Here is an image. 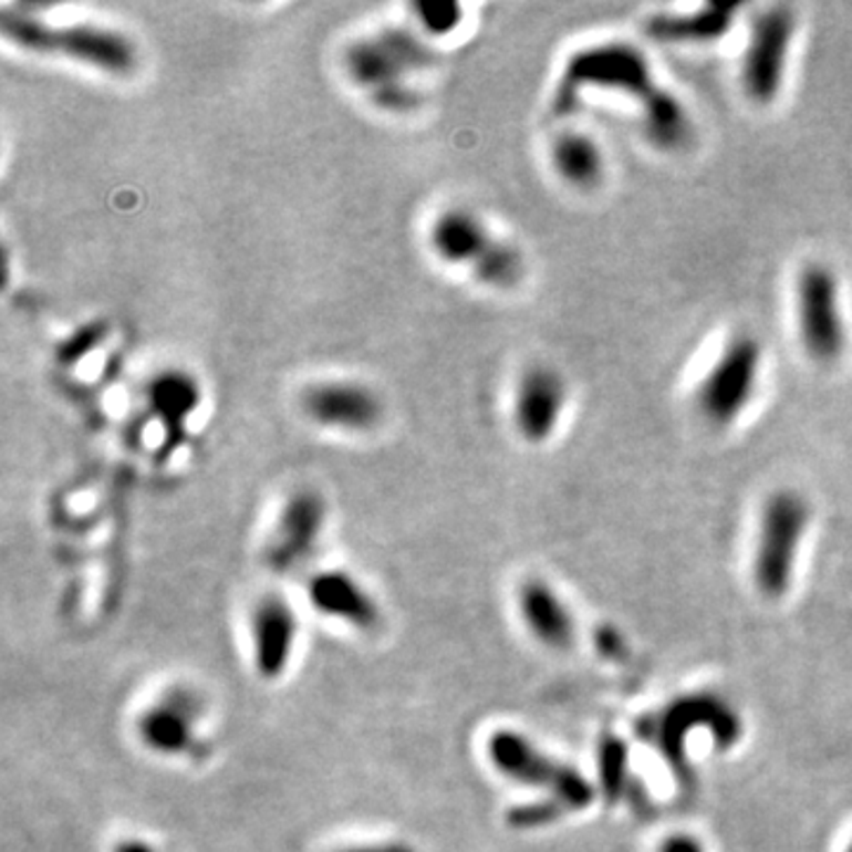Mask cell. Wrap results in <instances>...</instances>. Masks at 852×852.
Returning <instances> with one entry per match:
<instances>
[{
  "instance_id": "obj_1",
  "label": "cell",
  "mask_w": 852,
  "mask_h": 852,
  "mask_svg": "<svg viewBox=\"0 0 852 852\" xmlns=\"http://www.w3.org/2000/svg\"><path fill=\"white\" fill-rule=\"evenodd\" d=\"M590 91L621 93L633 100L642 112L646 141L658 149L679 152L694 138L685 102L656 81L650 58L633 43L606 41L575 50L554 85L552 112L573 114Z\"/></svg>"
},
{
  "instance_id": "obj_2",
  "label": "cell",
  "mask_w": 852,
  "mask_h": 852,
  "mask_svg": "<svg viewBox=\"0 0 852 852\" xmlns=\"http://www.w3.org/2000/svg\"><path fill=\"white\" fill-rule=\"evenodd\" d=\"M0 29H3L8 41L31 50V53L64 55L107 74H128L133 72L135 60H138L128 37L105 27H55L39 20V17L6 10L0 14Z\"/></svg>"
},
{
  "instance_id": "obj_3",
  "label": "cell",
  "mask_w": 852,
  "mask_h": 852,
  "mask_svg": "<svg viewBox=\"0 0 852 852\" xmlns=\"http://www.w3.org/2000/svg\"><path fill=\"white\" fill-rule=\"evenodd\" d=\"M692 729H706L715 744L729 748L741 739V718L723 698L696 694L677 698L666 710L642 718L637 725L640 737L654 744L682 779H689L685 741Z\"/></svg>"
},
{
  "instance_id": "obj_4",
  "label": "cell",
  "mask_w": 852,
  "mask_h": 852,
  "mask_svg": "<svg viewBox=\"0 0 852 852\" xmlns=\"http://www.w3.org/2000/svg\"><path fill=\"white\" fill-rule=\"evenodd\" d=\"M762 341L751 332L729 336L698 384L696 403L713 426H731L754 403L762 372Z\"/></svg>"
},
{
  "instance_id": "obj_5",
  "label": "cell",
  "mask_w": 852,
  "mask_h": 852,
  "mask_svg": "<svg viewBox=\"0 0 852 852\" xmlns=\"http://www.w3.org/2000/svg\"><path fill=\"white\" fill-rule=\"evenodd\" d=\"M810 505L796 490H777L765 502L754 559L758 590L777 600L791 585L800 542L810 523Z\"/></svg>"
},
{
  "instance_id": "obj_6",
  "label": "cell",
  "mask_w": 852,
  "mask_h": 852,
  "mask_svg": "<svg viewBox=\"0 0 852 852\" xmlns=\"http://www.w3.org/2000/svg\"><path fill=\"white\" fill-rule=\"evenodd\" d=\"M436 53L419 33L407 27H388L372 37L353 41L344 53V66L351 81L374 95L401 83H411L413 74L432 70Z\"/></svg>"
},
{
  "instance_id": "obj_7",
  "label": "cell",
  "mask_w": 852,
  "mask_h": 852,
  "mask_svg": "<svg viewBox=\"0 0 852 852\" xmlns=\"http://www.w3.org/2000/svg\"><path fill=\"white\" fill-rule=\"evenodd\" d=\"M800 344L817 363H837L848 344L843 294L837 270L822 261L808 263L796 284Z\"/></svg>"
},
{
  "instance_id": "obj_8",
  "label": "cell",
  "mask_w": 852,
  "mask_h": 852,
  "mask_svg": "<svg viewBox=\"0 0 852 852\" xmlns=\"http://www.w3.org/2000/svg\"><path fill=\"white\" fill-rule=\"evenodd\" d=\"M488 756L492 765L509 779L550 791L548 803H552L561 814L583 810L592 803L594 791L581 772L544 756L517 731H496L488 741Z\"/></svg>"
},
{
  "instance_id": "obj_9",
  "label": "cell",
  "mask_w": 852,
  "mask_h": 852,
  "mask_svg": "<svg viewBox=\"0 0 852 852\" xmlns=\"http://www.w3.org/2000/svg\"><path fill=\"white\" fill-rule=\"evenodd\" d=\"M796 29L798 20L789 6L767 8L754 20L744 50L741 85L748 100L760 107L772 105L783 89Z\"/></svg>"
},
{
  "instance_id": "obj_10",
  "label": "cell",
  "mask_w": 852,
  "mask_h": 852,
  "mask_svg": "<svg viewBox=\"0 0 852 852\" xmlns=\"http://www.w3.org/2000/svg\"><path fill=\"white\" fill-rule=\"evenodd\" d=\"M303 413L311 422L336 432H372L382 422L380 396L357 382H318L303 391Z\"/></svg>"
},
{
  "instance_id": "obj_11",
  "label": "cell",
  "mask_w": 852,
  "mask_h": 852,
  "mask_svg": "<svg viewBox=\"0 0 852 852\" xmlns=\"http://www.w3.org/2000/svg\"><path fill=\"white\" fill-rule=\"evenodd\" d=\"M569 403L567 380L550 365L528 367L517 386L515 426L528 443L550 440Z\"/></svg>"
},
{
  "instance_id": "obj_12",
  "label": "cell",
  "mask_w": 852,
  "mask_h": 852,
  "mask_svg": "<svg viewBox=\"0 0 852 852\" xmlns=\"http://www.w3.org/2000/svg\"><path fill=\"white\" fill-rule=\"evenodd\" d=\"M325 526V502L315 492H297L282 509L276 536L268 548V564L276 571H289L309 557Z\"/></svg>"
},
{
  "instance_id": "obj_13",
  "label": "cell",
  "mask_w": 852,
  "mask_h": 852,
  "mask_svg": "<svg viewBox=\"0 0 852 852\" xmlns=\"http://www.w3.org/2000/svg\"><path fill=\"white\" fill-rule=\"evenodd\" d=\"M498 240L486 220L469 209L443 211L429 228V247L443 263L474 268Z\"/></svg>"
},
{
  "instance_id": "obj_14",
  "label": "cell",
  "mask_w": 852,
  "mask_h": 852,
  "mask_svg": "<svg viewBox=\"0 0 852 852\" xmlns=\"http://www.w3.org/2000/svg\"><path fill=\"white\" fill-rule=\"evenodd\" d=\"M737 12L735 3H706L692 12L654 14L644 24V31L656 43L708 45L727 37Z\"/></svg>"
},
{
  "instance_id": "obj_15",
  "label": "cell",
  "mask_w": 852,
  "mask_h": 852,
  "mask_svg": "<svg viewBox=\"0 0 852 852\" xmlns=\"http://www.w3.org/2000/svg\"><path fill=\"white\" fill-rule=\"evenodd\" d=\"M297 635V619L292 609L280 596H268L261 602L253 619L256 668L263 677H278L292 654Z\"/></svg>"
},
{
  "instance_id": "obj_16",
  "label": "cell",
  "mask_w": 852,
  "mask_h": 852,
  "mask_svg": "<svg viewBox=\"0 0 852 852\" xmlns=\"http://www.w3.org/2000/svg\"><path fill=\"white\" fill-rule=\"evenodd\" d=\"M528 630L552 650H569L575 640V621L567 604L542 581H528L519 594Z\"/></svg>"
},
{
  "instance_id": "obj_17",
  "label": "cell",
  "mask_w": 852,
  "mask_h": 852,
  "mask_svg": "<svg viewBox=\"0 0 852 852\" xmlns=\"http://www.w3.org/2000/svg\"><path fill=\"white\" fill-rule=\"evenodd\" d=\"M201 401L197 382L180 370H168L157 374L147 386L149 411L164 426V434L170 440H178L185 434V424L195 415Z\"/></svg>"
},
{
  "instance_id": "obj_18",
  "label": "cell",
  "mask_w": 852,
  "mask_h": 852,
  "mask_svg": "<svg viewBox=\"0 0 852 852\" xmlns=\"http://www.w3.org/2000/svg\"><path fill=\"white\" fill-rule=\"evenodd\" d=\"M552 166L564 183L578 190H590L602 183L606 157L592 135L583 131H564L552 143Z\"/></svg>"
},
{
  "instance_id": "obj_19",
  "label": "cell",
  "mask_w": 852,
  "mask_h": 852,
  "mask_svg": "<svg viewBox=\"0 0 852 852\" xmlns=\"http://www.w3.org/2000/svg\"><path fill=\"white\" fill-rule=\"evenodd\" d=\"M311 596L320 611L344 619L355 627H374L380 621V611L367 592L346 573L318 575L311 583Z\"/></svg>"
},
{
  "instance_id": "obj_20",
  "label": "cell",
  "mask_w": 852,
  "mask_h": 852,
  "mask_svg": "<svg viewBox=\"0 0 852 852\" xmlns=\"http://www.w3.org/2000/svg\"><path fill=\"white\" fill-rule=\"evenodd\" d=\"M143 739L159 754H180L193 739V715L187 702H166L159 708L149 710L143 725Z\"/></svg>"
},
{
  "instance_id": "obj_21",
  "label": "cell",
  "mask_w": 852,
  "mask_h": 852,
  "mask_svg": "<svg viewBox=\"0 0 852 852\" xmlns=\"http://www.w3.org/2000/svg\"><path fill=\"white\" fill-rule=\"evenodd\" d=\"M523 270L526 261L521 251L511 242L502 240V237H498L492 247L484 253V259L471 268L476 280L500 289L515 287L523 278Z\"/></svg>"
},
{
  "instance_id": "obj_22",
  "label": "cell",
  "mask_w": 852,
  "mask_h": 852,
  "mask_svg": "<svg viewBox=\"0 0 852 852\" xmlns=\"http://www.w3.org/2000/svg\"><path fill=\"white\" fill-rule=\"evenodd\" d=\"M600 775L609 800L623 798L630 789L627 772V748L619 739H604L600 748Z\"/></svg>"
},
{
  "instance_id": "obj_23",
  "label": "cell",
  "mask_w": 852,
  "mask_h": 852,
  "mask_svg": "<svg viewBox=\"0 0 852 852\" xmlns=\"http://www.w3.org/2000/svg\"><path fill=\"white\" fill-rule=\"evenodd\" d=\"M419 24L432 37H446L463 22V8L457 3H419L415 6Z\"/></svg>"
},
{
  "instance_id": "obj_24",
  "label": "cell",
  "mask_w": 852,
  "mask_h": 852,
  "mask_svg": "<svg viewBox=\"0 0 852 852\" xmlns=\"http://www.w3.org/2000/svg\"><path fill=\"white\" fill-rule=\"evenodd\" d=\"M105 332H107V328L102 325V322H91V325L81 328L70 339H64L62 344H60V349H58L60 363H64V365L79 363L85 353L93 351L100 344L102 336H105Z\"/></svg>"
},
{
  "instance_id": "obj_25",
  "label": "cell",
  "mask_w": 852,
  "mask_h": 852,
  "mask_svg": "<svg viewBox=\"0 0 852 852\" xmlns=\"http://www.w3.org/2000/svg\"><path fill=\"white\" fill-rule=\"evenodd\" d=\"M370 100H372L374 107H380L384 112L407 114V112H415L419 107L422 93L415 89L413 83H401V85H394V89H386V91L370 95Z\"/></svg>"
},
{
  "instance_id": "obj_26",
  "label": "cell",
  "mask_w": 852,
  "mask_h": 852,
  "mask_svg": "<svg viewBox=\"0 0 852 852\" xmlns=\"http://www.w3.org/2000/svg\"><path fill=\"white\" fill-rule=\"evenodd\" d=\"M596 642H600V650L606 654V656H621L623 652H625V646H623V642H621V637L616 635V633H613V630H602V633H600V640H596Z\"/></svg>"
},
{
  "instance_id": "obj_27",
  "label": "cell",
  "mask_w": 852,
  "mask_h": 852,
  "mask_svg": "<svg viewBox=\"0 0 852 852\" xmlns=\"http://www.w3.org/2000/svg\"><path fill=\"white\" fill-rule=\"evenodd\" d=\"M661 852H704V850H702V845H698L694 839L675 837V839L666 841V845L661 848Z\"/></svg>"
},
{
  "instance_id": "obj_28",
  "label": "cell",
  "mask_w": 852,
  "mask_h": 852,
  "mask_svg": "<svg viewBox=\"0 0 852 852\" xmlns=\"http://www.w3.org/2000/svg\"><path fill=\"white\" fill-rule=\"evenodd\" d=\"M344 852H415L413 848L401 845V843H386V845H367V848H351Z\"/></svg>"
},
{
  "instance_id": "obj_29",
  "label": "cell",
  "mask_w": 852,
  "mask_h": 852,
  "mask_svg": "<svg viewBox=\"0 0 852 852\" xmlns=\"http://www.w3.org/2000/svg\"><path fill=\"white\" fill-rule=\"evenodd\" d=\"M116 852H152V850L145 848L143 843H124V845H118Z\"/></svg>"
},
{
  "instance_id": "obj_30",
  "label": "cell",
  "mask_w": 852,
  "mask_h": 852,
  "mask_svg": "<svg viewBox=\"0 0 852 852\" xmlns=\"http://www.w3.org/2000/svg\"><path fill=\"white\" fill-rule=\"evenodd\" d=\"M848 852H852V845H850V848H848Z\"/></svg>"
}]
</instances>
